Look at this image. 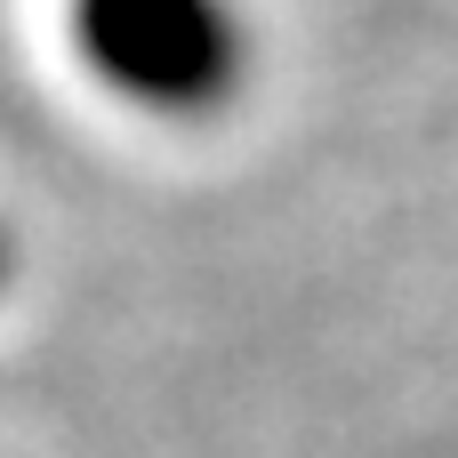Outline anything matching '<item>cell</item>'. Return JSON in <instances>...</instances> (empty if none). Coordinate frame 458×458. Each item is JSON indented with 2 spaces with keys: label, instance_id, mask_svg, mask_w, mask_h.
Here are the masks:
<instances>
[{
  "label": "cell",
  "instance_id": "cell-1",
  "mask_svg": "<svg viewBox=\"0 0 458 458\" xmlns=\"http://www.w3.org/2000/svg\"><path fill=\"white\" fill-rule=\"evenodd\" d=\"M81 64L145 113H217L242 89L250 40L233 0H72Z\"/></svg>",
  "mask_w": 458,
  "mask_h": 458
}]
</instances>
